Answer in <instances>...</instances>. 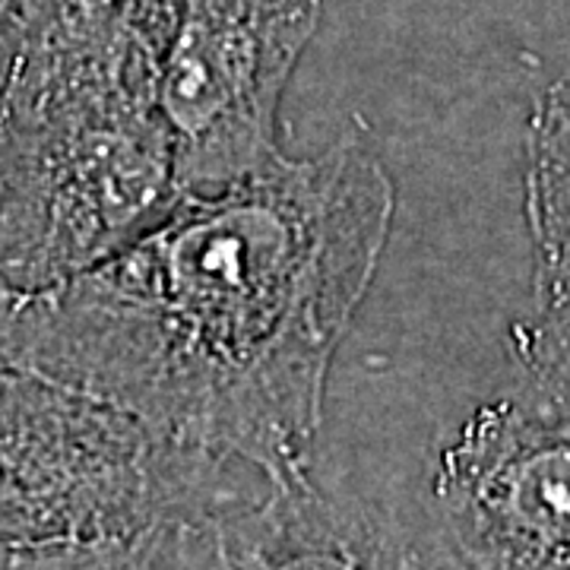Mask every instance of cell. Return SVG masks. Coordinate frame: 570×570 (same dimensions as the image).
<instances>
[{"label":"cell","mask_w":570,"mask_h":570,"mask_svg":"<svg viewBox=\"0 0 570 570\" xmlns=\"http://www.w3.org/2000/svg\"><path fill=\"white\" fill-rule=\"evenodd\" d=\"M434 564L570 568V409L517 393L479 406L431 479Z\"/></svg>","instance_id":"5b68a950"},{"label":"cell","mask_w":570,"mask_h":570,"mask_svg":"<svg viewBox=\"0 0 570 570\" xmlns=\"http://www.w3.org/2000/svg\"><path fill=\"white\" fill-rule=\"evenodd\" d=\"M181 197L156 61L20 73L0 121V288L118 254Z\"/></svg>","instance_id":"3957f363"},{"label":"cell","mask_w":570,"mask_h":570,"mask_svg":"<svg viewBox=\"0 0 570 570\" xmlns=\"http://www.w3.org/2000/svg\"><path fill=\"white\" fill-rule=\"evenodd\" d=\"M245 472L0 358V568H279Z\"/></svg>","instance_id":"7a4b0ae2"},{"label":"cell","mask_w":570,"mask_h":570,"mask_svg":"<svg viewBox=\"0 0 570 570\" xmlns=\"http://www.w3.org/2000/svg\"><path fill=\"white\" fill-rule=\"evenodd\" d=\"M513 358L523 371V390L570 409V250L535 273V305L510 330Z\"/></svg>","instance_id":"52a82bcc"},{"label":"cell","mask_w":570,"mask_h":570,"mask_svg":"<svg viewBox=\"0 0 570 570\" xmlns=\"http://www.w3.org/2000/svg\"><path fill=\"white\" fill-rule=\"evenodd\" d=\"M396 187L365 127L279 156L80 276L0 288V358L130 412L184 448L311 485L336 348L377 276Z\"/></svg>","instance_id":"6da1fadb"},{"label":"cell","mask_w":570,"mask_h":570,"mask_svg":"<svg viewBox=\"0 0 570 570\" xmlns=\"http://www.w3.org/2000/svg\"><path fill=\"white\" fill-rule=\"evenodd\" d=\"M523 206L539 273L570 250V77L546 86L532 102Z\"/></svg>","instance_id":"8992f818"},{"label":"cell","mask_w":570,"mask_h":570,"mask_svg":"<svg viewBox=\"0 0 570 570\" xmlns=\"http://www.w3.org/2000/svg\"><path fill=\"white\" fill-rule=\"evenodd\" d=\"M41 0H0V121L39 26Z\"/></svg>","instance_id":"ba28073f"},{"label":"cell","mask_w":570,"mask_h":570,"mask_svg":"<svg viewBox=\"0 0 570 570\" xmlns=\"http://www.w3.org/2000/svg\"><path fill=\"white\" fill-rule=\"evenodd\" d=\"M324 0H168L156 99L184 190H216L283 156L279 105Z\"/></svg>","instance_id":"277c9868"}]
</instances>
